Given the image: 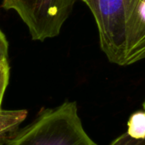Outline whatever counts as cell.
Masks as SVG:
<instances>
[{"label": "cell", "mask_w": 145, "mask_h": 145, "mask_svg": "<svg viewBox=\"0 0 145 145\" xmlns=\"http://www.w3.org/2000/svg\"><path fill=\"white\" fill-rule=\"evenodd\" d=\"M6 145H97L86 133L75 102L42 110Z\"/></svg>", "instance_id": "obj_1"}, {"label": "cell", "mask_w": 145, "mask_h": 145, "mask_svg": "<svg viewBox=\"0 0 145 145\" xmlns=\"http://www.w3.org/2000/svg\"><path fill=\"white\" fill-rule=\"evenodd\" d=\"M91 11L100 46L108 59L122 66L126 31L131 12L138 0H81Z\"/></svg>", "instance_id": "obj_2"}, {"label": "cell", "mask_w": 145, "mask_h": 145, "mask_svg": "<svg viewBox=\"0 0 145 145\" xmlns=\"http://www.w3.org/2000/svg\"><path fill=\"white\" fill-rule=\"evenodd\" d=\"M77 0H3L2 8L15 11L33 40L59 35Z\"/></svg>", "instance_id": "obj_3"}, {"label": "cell", "mask_w": 145, "mask_h": 145, "mask_svg": "<svg viewBox=\"0 0 145 145\" xmlns=\"http://www.w3.org/2000/svg\"><path fill=\"white\" fill-rule=\"evenodd\" d=\"M145 59V0L134 5L126 25L122 66Z\"/></svg>", "instance_id": "obj_4"}, {"label": "cell", "mask_w": 145, "mask_h": 145, "mask_svg": "<svg viewBox=\"0 0 145 145\" xmlns=\"http://www.w3.org/2000/svg\"><path fill=\"white\" fill-rule=\"evenodd\" d=\"M27 116L26 110H0V145H6Z\"/></svg>", "instance_id": "obj_5"}, {"label": "cell", "mask_w": 145, "mask_h": 145, "mask_svg": "<svg viewBox=\"0 0 145 145\" xmlns=\"http://www.w3.org/2000/svg\"><path fill=\"white\" fill-rule=\"evenodd\" d=\"M9 43L8 40L0 29V110L3 98L9 84Z\"/></svg>", "instance_id": "obj_6"}, {"label": "cell", "mask_w": 145, "mask_h": 145, "mask_svg": "<svg viewBox=\"0 0 145 145\" xmlns=\"http://www.w3.org/2000/svg\"><path fill=\"white\" fill-rule=\"evenodd\" d=\"M126 133L134 139H145V112L137 111L133 113L127 122Z\"/></svg>", "instance_id": "obj_7"}, {"label": "cell", "mask_w": 145, "mask_h": 145, "mask_svg": "<svg viewBox=\"0 0 145 145\" xmlns=\"http://www.w3.org/2000/svg\"><path fill=\"white\" fill-rule=\"evenodd\" d=\"M109 145H145V139H134L131 138L126 133H125L116 138Z\"/></svg>", "instance_id": "obj_8"}, {"label": "cell", "mask_w": 145, "mask_h": 145, "mask_svg": "<svg viewBox=\"0 0 145 145\" xmlns=\"http://www.w3.org/2000/svg\"><path fill=\"white\" fill-rule=\"evenodd\" d=\"M144 111L145 112V101H144Z\"/></svg>", "instance_id": "obj_9"}]
</instances>
